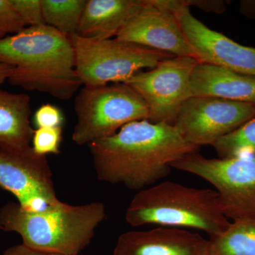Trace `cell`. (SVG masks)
Returning a JSON list of instances; mask_svg holds the SVG:
<instances>
[{
  "label": "cell",
  "instance_id": "obj_10",
  "mask_svg": "<svg viewBox=\"0 0 255 255\" xmlns=\"http://www.w3.org/2000/svg\"><path fill=\"white\" fill-rule=\"evenodd\" d=\"M0 187L31 212L60 202L46 156L37 154L32 146L21 150H0Z\"/></svg>",
  "mask_w": 255,
  "mask_h": 255
},
{
  "label": "cell",
  "instance_id": "obj_13",
  "mask_svg": "<svg viewBox=\"0 0 255 255\" xmlns=\"http://www.w3.org/2000/svg\"><path fill=\"white\" fill-rule=\"evenodd\" d=\"M209 241L178 228L133 231L119 236L114 255H209Z\"/></svg>",
  "mask_w": 255,
  "mask_h": 255
},
{
  "label": "cell",
  "instance_id": "obj_11",
  "mask_svg": "<svg viewBox=\"0 0 255 255\" xmlns=\"http://www.w3.org/2000/svg\"><path fill=\"white\" fill-rule=\"evenodd\" d=\"M172 11L200 63L222 67L255 78V48L243 46L211 29L191 14L182 0H156Z\"/></svg>",
  "mask_w": 255,
  "mask_h": 255
},
{
  "label": "cell",
  "instance_id": "obj_16",
  "mask_svg": "<svg viewBox=\"0 0 255 255\" xmlns=\"http://www.w3.org/2000/svg\"><path fill=\"white\" fill-rule=\"evenodd\" d=\"M29 96L0 88V150H21L31 145L34 129L30 123Z\"/></svg>",
  "mask_w": 255,
  "mask_h": 255
},
{
  "label": "cell",
  "instance_id": "obj_8",
  "mask_svg": "<svg viewBox=\"0 0 255 255\" xmlns=\"http://www.w3.org/2000/svg\"><path fill=\"white\" fill-rule=\"evenodd\" d=\"M199 63L193 57H172L155 68L138 72L124 83L145 100L149 122L174 125L179 109L189 98L191 75Z\"/></svg>",
  "mask_w": 255,
  "mask_h": 255
},
{
  "label": "cell",
  "instance_id": "obj_27",
  "mask_svg": "<svg viewBox=\"0 0 255 255\" xmlns=\"http://www.w3.org/2000/svg\"><path fill=\"white\" fill-rule=\"evenodd\" d=\"M0 230H2V228H1V224H0Z\"/></svg>",
  "mask_w": 255,
  "mask_h": 255
},
{
  "label": "cell",
  "instance_id": "obj_14",
  "mask_svg": "<svg viewBox=\"0 0 255 255\" xmlns=\"http://www.w3.org/2000/svg\"><path fill=\"white\" fill-rule=\"evenodd\" d=\"M210 97L255 106V78L200 63L191 75L189 98Z\"/></svg>",
  "mask_w": 255,
  "mask_h": 255
},
{
  "label": "cell",
  "instance_id": "obj_21",
  "mask_svg": "<svg viewBox=\"0 0 255 255\" xmlns=\"http://www.w3.org/2000/svg\"><path fill=\"white\" fill-rule=\"evenodd\" d=\"M27 27L10 0H0V40Z\"/></svg>",
  "mask_w": 255,
  "mask_h": 255
},
{
  "label": "cell",
  "instance_id": "obj_4",
  "mask_svg": "<svg viewBox=\"0 0 255 255\" xmlns=\"http://www.w3.org/2000/svg\"><path fill=\"white\" fill-rule=\"evenodd\" d=\"M126 220L133 227L157 224L205 231L210 238L222 234L231 225L216 190L164 182L142 189L128 207Z\"/></svg>",
  "mask_w": 255,
  "mask_h": 255
},
{
  "label": "cell",
  "instance_id": "obj_2",
  "mask_svg": "<svg viewBox=\"0 0 255 255\" xmlns=\"http://www.w3.org/2000/svg\"><path fill=\"white\" fill-rule=\"evenodd\" d=\"M0 63L14 67L11 85L60 100L71 99L82 85L70 38L48 25L27 26L0 40Z\"/></svg>",
  "mask_w": 255,
  "mask_h": 255
},
{
  "label": "cell",
  "instance_id": "obj_26",
  "mask_svg": "<svg viewBox=\"0 0 255 255\" xmlns=\"http://www.w3.org/2000/svg\"><path fill=\"white\" fill-rule=\"evenodd\" d=\"M14 67L11 66V65L0 63V86L6 80H9L10 76L14 71Z\"/></svg>",
  "mask_w": 255,
  "mask_h": 255
},
{
  "label": "cell",
  "instance_id": "obj_17",
  "mask_svg": "<svg viewBox=\"0 0 255 255\" xmlns=\"http://www.w3.org/2000/svg\"><path fill=\"white\" fill-rule=\"evenodd\" d=\"M209 255H255V216L233 221L222 234L210 238Z\"/></svg>",
  "mask_w": 255,
  "mask_h": 255
},
{
  "label": "cell",
  "instance_id": "obj_20",
  "mask_svg": "<svg viewBox=\"0 0 255 255\" xmlns=\"http://www.w3.org/2000/svg\"><path fill=\"white\" fill-rule=\"evenodd\" d=\"M63 140V127L39 128L34 130L32 147L38 155L58 154Z\"/></svg>",
  "mask_w": 255,
  "mask_h": 255
},
{
  "label": "cell",
  "instance_id": "obj_25",
  "mask_svg": "<svg viewBox=\"0 0 255 255\" xmlns=\"http://www.w3.org/2000/svg\"><path fill=\"white\" fill-rule=\"evenodd\" d=\"M1 255H64L57 254V253H46V252H41L34 251L30 249L23 245H17L10 247L6 249Z\"/></svg>",
  "mask_w": 255,
  "mask_h": 255
},
{
  "label": "cell",
  "instance_id": "obj_22",
  "mask_svg": "<svg viewBox=\"0 0 255 255\" xmlns=\"http://www.w3.org/2000/svg\"><path fill=\"white\" fill-rule=\"evenodd\" d=\"M26 26L45 25L42 9V0H10Z\"/></svg>",
  "mask_w": 255,
  "mask_h": 255
},
{
  "label": "cell",
  "instance_id": "obj_15",
  "mask_svg": "<svg viewBox=\"0 0 255 255\" xmlns=\"http://www.w3.org/2000/svg\"><path fill=\"white\" fill-rule=\"evenodd\" d=\"M143 2V0H87L76 34L95 40L117 37Z\"/></svg>",
  "mask_w": 255,
  "mask_h": 255
},
{
  "label": "cell",
  "instance_id": "obj_3",
  "mask_svg": "<svg viewBox=\"0 0 255 255\" xmlns=\"http://www.w3.org/2000/svg\"><path fill=\"white\" fill-rule=\"evenodd\" d=\"M105 217V207L100 202L73 206L60 201L38 212L9 202L0 209L3 231L18 233L23 246L64 255L80 254Z\"/></svg>",
  "mask_w": 255,
  "mask_h": 255
},
{
  "label": "cell",
  "instance_id": "obj_9",
  "mask_svg": "<svg viewBox=\"0 0 255 255\" xmlns=\"http://www.w3.org/2000/svg\"><path fill=\"white\" fill-rule=\"evenodd\" d=\"M255 117V106L210 97H189L174 123L191 145H214L221 137Z\"/></svg>",
  "mask_w": 255,
  "mask_h": 255
},
{
  "label": "cell",
  "instance_id": "obj_1",
  "mask_svg": "<svg viewBox=\"0 0 255 255\" xmlns=\"http://www.w3.org/2000/svg\"><path fill=\"white\" fill-rule=\"evenodd\" d=\"M88 145L100 180L140 191L167 177L172 163L199 149L173 125L147 120L127 124Z\"/></svg>",
  "mask_w": 255,
  "mask_h": 255
},
{
  "label": "cell",
  "instance_id": "obj_23",
  "mask_svg": "<svg viewBox=\"0 0 255 255\" xmlns=\"http://www.w3.org/2000/svg\"><path fill=\"white\" fill-rule=\"evenodd\" d=\"M63 112L56 106L51 104L41 105L34 114L35 126L39 128L62 127L64 123Z\"/></svg>",
  "mask_w": 255,
  "mask_h": 255
},
{
  "label": "cell",
  "instance_id": "obj_12",
  "mask_svg": "<svg viewBox=\"0 0 255 255\" xmlns=\"http://www.w3.org/2000/svg\"><path fill=\"white\" fill-rule=\"evenodd\" d=\"M143 1L141 9L129 20L116 38L174 56L196 58L175 14L157 4L155 0Z\"/></svg>",
  "mask_w": 255,
  "mask_h": 255
},
{
  "label": "cell",
  "instance_id": "obj_18",
  "mask_svg": "<svg viewBox=\"0 0 255 255\" xmlns=\"http://www.w3.org/2000/svg\"><path fill=\"white\" fill-rule=\"evenodd\" d=\"M87 0H42L46 25L67 36L76 34Z\"/></svg>",
  "mask_w": 255,
  "mask_h": 255
},
{
  "label": "cell",
  "instance_id": "obj_7",
  "mask_svg": "<svg viewBox=\"0 0 255 255\" xmlns=\"http://www.w3.org/2000/svg\"><path fill=\"white\" fill-rule=\"evenodd\" d=\"M171 167L211 183L228 219L255 217V157L209 159L196 152L183 156Z\"/></svg>",
  "mask_w": 255,
  "mask_h": 255
},
{
  "label": "cell",
  "instance_id": "obj_19",
  "mask_svg": "<svg viewBox=\"0 0 255 255\" xmlns=\"http://www.w3.org/2000/svg\"><path fill=\"white\" fill-rule=\"evenodd\" d=\"M213 146L219 158L255 157V117Z\"/></svg>",
  "mask_w": 255,
  "mask_h": 255
},
{
  "label": "cell",
  "instance_id": "obj_24",
  "mask_svg": "<svg viewBox=\"0 0 255 255\" xmlns=\"http://www.w3.org/2000/svg\"><path fill=\"white\" fill-rule=\"evenodd\" d=\"M183 4L189 8L194 6L206 12L222 14L226 11V4L221 0H182Z\"/></svg>",
  "mask_w": 255,
  "mask_h": 255
},
{
  "label": "cell",
  "instance_id": "obj_5",
  "mask_svg": "<svg viewBox=\"0 0 255 255\" xmlns=\"http://www.w3.org/2000/svg\"><path fill=\"white\" fill-rule=\"evenodd\" d=\"M77 123L72 139L77 145L114 135L127 124L149 119L141 96L126 83L85 86L75 100Z\"/></svg>",
  "mask_w": 255,
  "mask_h": 255
},
{
  "label": "cell",
  "instance_id": "obj_6",
  "mask_svg": "<svg viewBox=\"0 0 255 255\" xmlns=\"http://www.w3.org/2000/svg\"><path fill=\"white\" fill-rule=\"evenodd\" d=\"M69 38L73 45L75 70L86 87L124 83L143 69L155 68L162 60L174 57L116 38L89 39L78 34Z\"/></svg>",
  "mask_w": 255,
  "mask_h": 255
}]
</instances>
